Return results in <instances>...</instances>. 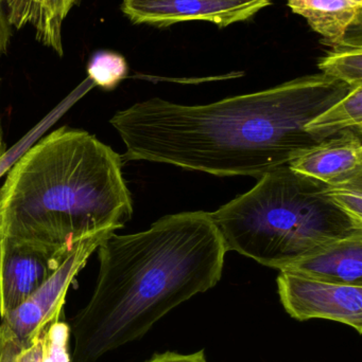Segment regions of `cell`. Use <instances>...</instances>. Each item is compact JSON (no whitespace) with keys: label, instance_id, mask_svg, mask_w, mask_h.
<instances>
[{"label":"cell","instance_id":"6da1fadb","mask_svg":"<svg viewBox=\"0 0 362 362\" xmlns=\"http://www.w3.org/2000/svg\"><path fill=\"white\" fill-rule=\"evenodd\" d=\"M351 90L341 81L314 74L206 105L152 98L117 112L111 124L127 150L123 163L151 161L259 180L335 136L306 125Z\"/></svg>","mask_w":362,"mask_h":362},{"label":"cell","instance_id":"7a4b0ae2","mask_svg":"<svg viewBox=\"0 0 362 362\" xmlns=\"http://www.w3.org/2000/svg\"><path fill=\"white\" fill-rule=\"evenodd\" d=\"M97 251L95 289L69 327V362L99 361L216 286L227 249L210 213L195 211L162 217L137 233L113 232Z\"/></svg>","mask_w":362,"mask_h":362},{"label":"cell","instance_id":"3957f363","mask_svg":"<svg viewBox=\"0 0 362 362\" xmlns=\"http://www.w3.org/2000/svg\"><path fill=\"white\" fill-rule=\"evenodd\" d=\"M123 159L95 136L67 127L33 144L0 189V243L72 253L116 232L133 214Z\"/></svg>","mask_w":362,"mask_h":362},{"label":"cell","instance_id":"277c9868","mask_svg":"<svg viewBox=\"0 0 362 362\" xmlns=\"http://www.w3.org/2000/svg\"><path fill=\"white\" fill-rule=\"evenodd\" d=\"M327 189L282 165L210 216L227 251L281 272L335 243L362 235V221L342 210Z\"/></svg>","mask_w":362,"mask_h":362},{"label":"cell","instance_id":"5b68a950","mask_svg":"<svg viewBox=\"0 0 362 362\" xmlns=\"http://www.w3.org/2000/svg\"><path fill=\"white\" fill-rule=\"evenodd\" d=\"M113 232L96 234L83 240L55 274L21 305L6 313L0 322V335L21 346H31L59 320L66 295L89 257Z\"/></svg>","mask_w":362,"mask_h":362},{"label":"cell","instance_id":"8992f818","mask_svg":"<svg viewBox=\"0 0 362 362\" xmlns=\"http://www.w3.org/2000/svg\"><path fill=\"white\" fill-rule=\"evenodd\" d=\"M278 291L283 308L298 321L323 319L362 333V286L333 284L281 272Z\"/></svg>","mask_w":362,"mask_h":362},{"label":"cell","instance_id":"52a82bcc","mask_svg":"<svg viewBox=\"0 0 362 362\" xmlns=\"http://www.w3.org/2000/svg\"><path fill=\"white\" fill-rule=\"evenodd\" d=\"M271 0H123L121 10L134 23L168 27L189 21H204L219 27L246 21Z\"/></svg>","mask_w":362,"mask_h":362},{"label":"cell","instance_id":"ba28073f","mask_svg":"<svg viewBox=\"0 0 362 362\" xmlns=\"http://www.w3.org/2000/svg\"><path fill=\"white\" fill-rule=\"evenodd\" d=\"M72 253L0 243V318L31 297Z\"/></svg>","mask_w":362,"mask_h":362},{"label":"cell","instance_id":"9c48e42d","mask_svg":"<svg viewBox=\"0 0 362 362\" xmlns=\"http://www.w3.org/2000/svg\"><path fill=\"white\" fill-rule=\"evenodd\" d=\"M288 165L329 187L362 178V129H344Z\"/></svg>","mask_w":362,"mask_h":362},{"label":"cell","instance_id":"30bf717a","mask_svg":"<svg viewBox=\"0 0 362 362\" xmlns=\"http://www.w3.org/2000/svg\"><path fill=\"white\" fill-rule=\"evenodd\" d=\"M281 272L333 284L362 286V235L335 243Z\"/></svg>","mask_w":362,"mask_h":362},{"label":"cell","instance_id":"8fae6325","mask_svg":"<svg viewBox=\"0 0 362 362\" xmlns=\"http://www.w3.org/2000/svg\"><path fill=\"white\" fill-rule=\"evenodd\" d=\"M287 4L331 46L362 25V0H287Z\"/></svg>","mask_w":362,"mask_h":362},{"label":"cell","instance_id":"7c38bea8","mask_svg":"<svg viewBox=\"0 0 362 362\" xmlns=\"http://www.w3.org/2000/svg\"><path fill=\"white\" fill-rule=\"evenodd\" d=\"M79 0H26L11 27L21 29L31 25L35 38L45 47L63 57L62 27L72 6Z\"/></svg>","mask_w":362,"mask_h":362},{"label":"cell","instance_id":"4fadbf2b","mask_svg":"<svg viewBox=\"0 0 362 362\" xmlns=\"http://www.w3.org/2000/svg\"><path fill=\"white\" fill-rule=\"evenodd\" d=\"M351 32L346 40L333 46L318 66L325 76L354 88L362 85V37L361 30Z\"/></svg>","mask_w":362,"mask_h":362},{"label":"cell","instance_id":"5bb4252c","mask_svg":"<svg viewBox=\"0 0 362 362\" xmlns=\"http://www.w3.org/2000/svg\"><path fill=\"white\" fill-rule=\"evenodd\" d=\"M94 87H96L95 84L89 78H85L61 103L57 104L40 122H38L35 127H33L23 139L19 140L18 144H15L10 150L6 151L0 157V177L6 172L10 171L11 168L15 165V163L33 144H35V142H38V140L46 133V131H48L59 119H61V117H63L79 100L82 99Z\"/></svg>","mask_w":362,"mask_h":362},{"label":"cell","instance_id":"9a60e30c","mask_svg":"<svg viewBox=\"0 0 362 362\" xmlns=\"http://www.w3.org/2000/svg\"><path fill=\"white\" fill-rule=\"evenodd\" d=\"M310 131L339 134L349 129H362V85L352 90L335 105L306 125Z\"/></svg>","mask_w":362,"mask_h":362},{"label":"cell","instance_id":"2e32d148","mask_svg":"<svg viewBox=\"0 0 362 362\" xmlns=\"http://www.w3.org/2000/svg\"><path fill=\"white\" fill-rule=\"evenodd\" d=\"M57 323H55L47 329L40 339L26 348L0 335V362L57 361L60 354L62 355L65 350V344H61V341L57 340L61 331L57 329Z\"/></svg>","mask_w":362,"mask_h":362},{"label":"cell","instance_id":"e0dca14e","mask_svg":"<svg viewBox=\"0 0 362 362\" xmlns=\"http://www.w3.org/2000/svg\"><path fill=\"white\" fill-rule=\"evenodd\" d=\"M87 78L96 87L104 90H113L121 81L125 80L129 72L127 59L110 50H100L94 53L87 64Z\"/></svg>","mask_w":362,"mask_h":362},{"label":"cell","instance_id":"ac0fdd59","mask_svg":"<svg viewBox=\"0 0 362 362\" xmlns=\"http://www.w3.org/2000/svg\"><path fill=\"white\" fill-rule=\"evenodd\" d=\"M327 192L342 210L362 221V178L344 185H327Z\"/></svg>","mask_w":362,"mask_h":362},{"label":"cell","instance_id":"d6986e66","mask_svg":"<svg viewBox=\"0 0 362 362\" xmlns=\"http://www.w3.org/2000/svg\"><path fill=\"white\" fill-rule=\"evenodd\" d=\"M145 362H208L204 350L191 354H180L176 352H165L154 354Z\"/></svg>","mask_w":362,"mask_h":362},{"label":"cell","instance_id":"ffe728a7","mask_svg":"<svg viewBox=\"0 0 362 362\" xmlns=\"http://www.w3.org/2000/svg\"><path fill=\"white\" fill-rule=\"evenodd\" d=\"M11 38V25L9 21H0V57L6 54L8 51L9 44ZM1 83V78H0ZM6 152V144L2 136L1 121H0V157Z\"/></svg>","mask_w":362,"mask_h":362},{"label":"cell","instance_id":"44dd1931","mask_svg":"<svg viewBox=\"0 0 362 362\" xmlns=\"http://www.w3.org/2000/svg\"><path fill=\"white\" fill-rule=\"evenodd\" d=\"M26 0H6V13L8 17L9 23H11L16 18L17 15L21 12L23 4Z\"/></svg>","mask_w":362,"mask_h":362},{"label":"cell","instance_id":"7402d4cb","mask_svg":"<svg viewBox=\"0 0 362 362\" xmlns=\"http://www.w3.org/2000/svg\"><path fill=\"white\" fill-rule=\"evenodd\" d=\"M6 0H0V19H6L8 18L6 17Z\"/></svg>","mask_w":362,"mask_h":362}]
</instances>
